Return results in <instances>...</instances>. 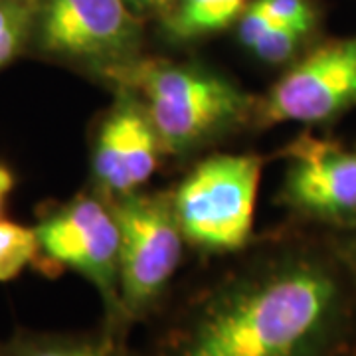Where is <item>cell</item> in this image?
Listing matches in <instances>:
<instances>
[{"label": "cell", "instance_id": "6da1fadb", "mask_svg": "<svg viewBox=\"0 0 356 356\" xmlns=\"http://www.w3.org/2000/svg\"><path fill=\"white\" fill-rule=\"evenodd\" d=\"M151 356H356V285L327 232L269 243L200 285Z\"/></svg>", "mask_w": 356, "mask_h": 356}, {"label": "cell", "instance_id": "7a4b0ae2", "mask_svg": "<svg viewBox=\"0 0 356 356\" xmlns=\"http://www.w3.org/2000/svg\"><path fill=\"white\" fill-rule=\"evenodd\" d=\"M105 77L137 95L168 154L192 153L252 115L254 97L202 65L137 58Z\"/></svg>", "mask_w": 356, "mask_h": 356}, {"label": "cell", "instance_id": "3957f363", "mask_svg": "<svg viewBox=\"0 0 356 356\" xmlns=\"http://www.w3.org/2000/svg\"><path fill=\"white\" fill-rule=\"evenodd\" d=\"M261 166L257 154H212L194 166L170 194L184 242L206 255L245 250Z\"/></svg>", "mask_w": 356, "mask_h": 356}, {"label": "cell", "instance_id": "277c9868", "mask_svg": "<svg viewBox=\"0 0 356 356\" xmlns=\"http://www.w3.org/2000/svg\"><path fill=\"white\" fill-rule=\"evenodd\" d=\"M40 259L36 269L54 275L72 269L99 293L105 327L127 334V321L119 301V224L111 200L102 194L76 198L46 210L34 226Z\"/></svg>", "mask_w": 356, "mask_h": 356}, {"label": "cell", "instance_id": "5b68a950", "mask_svg": "<svg viewBox=\"0 0 356 356\" xmlns=\"http://www.w3.org/2000/svg\"><path fill=\"white\" fill-rule=\"evenodd\" d=\"M119 224V301L129 327L156 315L177 275L184 236L170 194L131 192L111 200Z\"/></svg>", "mask_w": 356, "mask_h": 356}, {"label": "cell", "instance_id": "8992f818", "mask_svg": "<svg viewBox=\"0 0 356 356\" xmlns=\"http://www.w3.org/2000/svg\"><path fill=\"white\" fill-rule=\"evenodd\" d=\"M140 30L127 0H36L28 48L105 76L137 60Z\"/></svg>", "mask_w": 356, "mask_h": 356}, {"label": "cell", "instance_id": "52a82bcc", "mask_svg": "<svg viewBox=\"0 0 356 356\" xmlns=\"http://www.w3.org/2000/svg\"><path fill=\"white\" fill-rule=\"evenodd\" d=\"M280 202L318 232L356 226V145L305 131L283 149Z\"/></svg>", "mask_w": 356, "mask_h": 356}, {"label": "cell", "instance_id": "ba28073f", "mask_svg": "<svg viewBox=\"0 0 356 356\" xmlns=\"http://www.w3.org/2000/svg\"><path fill=\"white\" fill-rule=\"evenodd\" d=\"M356 107V34L305 50L267 91L259 125H327Z\"/></svg>", "mask_w": 356, "mask_h": 356}, {"label": "cell", "instance_id": "9c48e42d", "mask_svg": "<svg viewBox=\"0 0 356 356\" xmlns=\"http://www.w3.org/2000/svg\"><path fill=\"white\" fill-rule=\"evenodd\" d=\"M163 153V143L143 103L133 91L121 89L93 137L91 172L95 192L113 200L140 191L159 168Z\"/></svg>", "mask_w": 356, "mask_h": 356}, {"label": "cell", "instance_id": "30bf717a", "mask_svg": "<svg viewBox=\"0 0 356 356\" xmlns=\"http://www.w3.org/2000/svg\"><path fill=\"white\" fill-rule=\"evenodd\" d=\"M0 356H143L127 344V334L103 325L99 331L51 332L16 329L0 341Z\"/></svg>", "mask_w": 356, "mask_h": 356}, {"label": "cell", "instance_id": "8fae6325", "mask_svg": "<svg viewBox=\"0 0 356 356\" xmlns=\"http://www.w3.org/2000/svg\"><path fill=\"white\" fill-rule=\"evenodd\" d=\"M245 6L248 0H178L166 18V32L182 42L202 38L236 22Z\"/></svg>", "mask_w": 356, "mask_h": 356}, {"label": "cell", "instance_id": "7c38bea8", "mask_svg": "<svg viewBox=\"0 0 356 356\" xmlns=\"http://www.w3.org/2000/svg\"><path fill=\"white\" fill-rule=\"evenodd\" d=\"M36 229L0 218V283L16 280L26 267L38 266Z\"/></svg>", "mask_w": 356, "mask_h": 356}, {"label": "cell", "instance_id": "4fadbf2b", "mask_svg": "<svg viewBox=\"0 0 356 356\" xmlns=\"http://www.w3.org/2000/svg\"><path fill=\"white\" fill-rule=\"evenodd\" d=\"M36 0H0V70L28 50Z\"/></svg>", "mask_w": 356, "mask_h": 356}, {"label": "cell", "instance_id": "5bb4252c", "mask_svg": "<svg viewBox=\"0 0 356 356\" xmlns=\"http://www.w3.org/2000/svg\"><path fill=\"white\" fill-rule=\"evenodd\" d=\"M309 40L311 36L295 30L291 26L277 24L271 30H267L261 38L250 48L259 62L269 65H289L293 64L301 54L309 50Z\"/></svg>", "mask_w": 356, "mask_h": 356}, {"label": "cell", "instance_id": "9a60e30c", "mask_svg": "<svg viewBox=\"0 0 356 356\" xmlns=\"http://www.w3.org/2000/svg\"><path fill=\"white\" fill-rule=\"evenodd\" d=\"M275 24L291 26L309 36L318 24L317 6L313 0H257Z\"/></svg>", "mask_w": 356, "mask_h": 356}, {"label": "cell", "instance_id": "2e32d148", "mask_svg": "<svg viewBox=\"0 0 356 356\" xmlns=\"http://www.w3.org/2000/svg\"><path fill=\"white\" fill-rule=\"evenodd\" d=\"M238 22H240V26H238V36H240V42H242L248 50L266 34L267 30H271L273 26H277L271 20V16L264 10V6L257 0H252L243 8V13L238 18Z\"/></svg>", "mask_w": 356, "mask_h": 356}, {"label": "cell", "instance_id": "e0dca14e", "mask_svg": "<svg viewBox=\"0 0 356 356\" xmlns=\"http://www.w3.org/2000/svg\"><path fill=\"white\" fill-rule=\"evenodd\" d=\"M329 236H331L332 243L337 248V254L343 259L346 271L350 273V277L356 285V226L346 229V232L329 234Z\"/></svg>", "mask_w": 356, "mask_h": 356}, {"label": "cell", "instance_id": "ac0fdd59", "mask_svg": "<svg viewBox=\"0 0 356 356\" xmlns=\"http://www.w3.org/2000/svg\"><path fill=\"white\" fill-rule=\"evenodd\" d=\"M14 182H16V178H14L13 170L0 163V214H2V208H4L8 194L13 192Z\"/></svg>", "mask_w": 356, "mask_h": 356}, {"label": "cell", "instance_id": "d6986e66", "mask_svg": "<svg viewBox=\"0 0 356 356\" xmlns=\"http://www.w3.org/2000/svg\"><path fill=\"white\" fill-rule=\"evenodd\" d=\"M168 0H127V4L131 6V10L135 14L139 13H151L154 8L165 6Z\"/></svg>", "mask_w": 356, "mask_h": 356}]
</instances>
